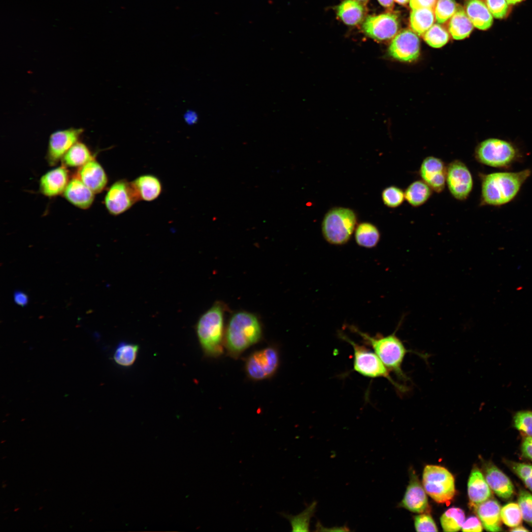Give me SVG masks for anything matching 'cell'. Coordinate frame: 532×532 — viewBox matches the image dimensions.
Listing matches in <instances>:
<instances>
[{
	"label": "cell",
	"instance_id": "6da1fadb",
	"mask_svg": "<svg viewBox=\"0 0 532 532\" xmlns=\"http://www.w3.org/2000/svg\"><path fill=\"white\" fill-rule=\"evenodd\" d=\"M529 169L518 172H497L484 175L481 182V202L500 206L512 201L530 176Z\"/></svg>",
	"mask_w": 532,
	"mask_h": 532
},
{
	"label": "cell",
	"instance_id": "7a4b0ae2",
	"mask_svg": "<svg viewBox=\"0 0 532 532\" xmlns=\"http://www.w3.org/2000/svg\"><path fill=\"white\" fill-rule=\"evenodd\" d=\"M225 336L228 351L236 357L261 339V324L258 317L251 312H235L229 320Z\"/></svg>",
	"mask_w": 532,
	"mask_h": 532
},
{
	"label": "cell",
	"instance_id": "3957f363",
	"mask_svg": "<svg viewBox=\"0 0 532 532\" xmlns=\"http://www.w3.org/2000/svg\"><path fill=\"white\" fill-rule=\"evenodd\" d=\"M350 328L372 348L390 371L394 373L402 380L409 379L403 372L402 366L406 354L411 351L406 349L395 333L387 336L377 335L372 336L355 327Z\"/></svg>",
	"mask_w": 532,
	"mask_h": 532
},
{
	"label": "cell",
	"instance_id": "277c9868",
	"mask_svg": "<svg viewBox=\"0 0 532 532\" xmlns=\"http://www.w3.org/2000/svg\"><path fill=\"white\" fill-rule=\"evenodd\" d=\"M225 305L217 301L199 319L196 327L197 335L202 351L209 357H216L223 352Z\"/></svg>",
	"mask_w": 532,
	"mask_h": 532
},
{
	"label": "cell",
	"instance_id": "5b68a950",
	"mask_svg": "<svg viewBox=\"0 0 532 532\" xmlns=\"http://www.w3.org/2000/svg\"><path fill=\"white\" fill-rule=\"evenodd\" d=\"M357 218L351 209L335 207L325 215L322 223V232L325 240L333 245L347 243L356 227Z\"/></svg>",
	"mask_w": 532,
	"mask_h": 532
},
{
	"label": "cell",
	"instance_id": "8992f818",
	"mask_svg": "<svg viewBox=\"0 0 532 532\" xmlns=\"http://www.w3.org/2000/svg\"><path fill=\"white\" fill-rule=\"evenodd\" d=\"M475 158L482 164L504 168L520 158V153L518 148L509 141L490 138L478 144L475 151Z\"/></svg>",
	"mask_w": 532,
	"mask_h": 532
},
{
	"label": "cell",
	"instance_id": "52a82bcc",
	"mask_svg": "<svg viewBox=\"0 0 532 532\" xmlns=\"http://www.w3.org/2000/svg\"><path fill=\"white\" fill-rule=\"evenodd\" d=\"M341 338L349 343L353 349L354 370L365 377L371 378L387 379L399 391H406L405 386L396 382L390 374V371L378 356L365 346L352 340L343 333L339 334Z\"/></svg>",
	"mask_w": 532,
	"mask_h": 532
},
{
	"label": "cell",
	"instance_id": "ba28073f",
	"mask_svg": "<svg viewBox=\"0 0 532 532\" xmlns=\"http://www.w3.org/2000/svg\"><path fill=\"white\" fill-rule=\"evenodd\" d=\"M422 483L426 493L438 503L449 502L456 494L454 478L443 466H426L423 470Z\"/></svg>",
	"mask_w": 532,
	"mask_h": 532
},
{
	"label": "cell",
	"instance_id": "9c48e42d",
	"mask_svg": "<svg viewBox=\"0 0 532 532\" xmlns=\"http://www.w3.org/2000/svg\"><path fill=\"white\" fill-rule=\"evenodd\" d=\"M279 365V355L276 349L267 347L251 354L246 360L245 370L248 377L254 380H262L270 377Z\"/></svg>",
	"mask_w": 532,
	"mask_h": 532
},
{
	"label": "cell",
	"instance_id": "30bf717a",
	"mask_svg": "<svg viewBox=\"0 0 532 532\" xmlns=\"http://www.w3.org/2000/svg\"><path fill=\"white\" fill-rule=\"evenodd\" d=\"M139 200L132 182L122 179L109 188L104 202L110 214L118 215L130 209Z\"/></svg>",
	"mask_w": 532,
	"mask_h": 532
},
{
	"label": "cell",
	"instance_id": "8fae6325",
	"mask_svg": "<svg viewBox=\"0 0 532 532\" xmlns=\"http://www.w3.org/2000/svg\"><path fill=\"white\" fill-rule=\"evenodd\" d=\"M446 182L451 194L460 200L468 198L473 186L470 170L463 162L458 160L452 161L447 166Z\"/></svg>",
	"mask_w": 532,
	"mask_h": 532
},
{
	"label": "cell",
	"instance_id": "7c38bea8",
	"mask_svg": "<svg viewBox=\"0 0 532 532\" xmlns=\"http://www.w3.org/2000/svg\"><path fill=\"white\" fill-rule=\"evenodd\" d=\"M399 28L397 15L391 13L369 16L362 25V29L367 36L379 41L393 38L399 33Z\"/></svg>",
	"mask_w": 532,
	"mask_h": 532
},
{
	"label": "cell",
	"instance_id": "4fadbf2b",
	"mask_svg": "<svg viewBox=\"0 0 532 532\" xmlns=\"http://www.w3.org/2000/svg\"><path fill=\"white\" fill-rule=\"evenodd\" d=\"M82 128L70 127L52 133L49 138L47 160L51 165L56 164L83 134Z\"/></svg>",
	"mask_w": 532,
	"mask_h": 532
},
{
	"label": "cell",
	"instance_id": "5bb4252c",
	"mask_svg": "<svg viewBox=\"0 0 532 532\" xmlns=\"http://www.w3.org/2000/svg\"><path fill=\"white\" fill-rule=\"evenodd\" d=\"M389 53L401 62H411L416 60L420 54V40L417 34L409 29L400 31L393 38Z\"/></svg>",
	"mask_w": 532,
	"mask_h": 532
},
{
	"label": "cell",
	"instance_id": "9a60e30c",
	"mask_svg": "<svg viewBox=\"0 0 532 532\" xmlns=\"http://www.w3.org/2000/svg\"><path fill=\"white\" fill-rule=\"evenodd\" d=\"M447 166L439 158L429 156L423 161L419 174L422 179L432 191L439 193L444 189L446 183Z\"/></svg>",
	"mask_w": 532,
	"mask_h": 532
},
{
	"label": "cell",
	"instance_id": "2e32d148",
	"mask_svg": "<svg viewBox=\"0 0 532 532\" xmlns=\"http://www.w3.org/2000/svg\"><path fill=\"white\" fill-rule=\"evenodd\" d=\"M399 505L415 513H423L429 511L426 492L414 474L411 477L403 498Z\"/></svg>",
	"mask_w": 532,
	"mask_h": 532
},
{
	"label": "cell",
	"instance_id": "e0dca14e",
	"mask_svg": "<svg viewBox=\"0 0 532 532\" xmlns=\"http://www.w3.org/2000/svg\"><path fill=\"white\" fill-rule=\"evenodd\" d=\"M78 178L94 193L101 192L107 183V177L101 166L94 159L81 166Z\"/></svg>",
	"mask_w": 532,
	"mask_h": 532
},
{
	"label": "cell",
	"instance_id": "ac0fdd59",
	"mask_svg": "<svg viewBox=\"0 0 532 532\" xmlns=\"http://www.w3.org/2000/svg\"><path fill=\"white\" fill-rule=\"evenodd\" d=\"M484 477L490 489L503 499H510L514 495V487L510 479L497 466L492 464L486 465Z\"/></svg>",
	"mask_w": 532,
	"mask_h": 532
},
{
	"label": "cell",
	"instance_id": "d6986e66",
	"mask_svg": "<svg viewBox=\"0 0 532 532\" xmlns=\"http://www.w3.org/2000/svg\"><path fill=\"white\" fill-rule=\"evenodd\" d=\"M68 182V173L66 167H58L48 171L41 177L40 191L46 196H55L64 192Z\"/></svg>",
	"mask_w": 532,
	"mask_h": 532
},
{
	"label": "cell",
	"instance_id": "ffe728a7",
	"mask_svg": "<svg viewBox=\"0 0 532 532\" xmlns=\"http://www.w3.org/2000/svg\"><path fill=\"white\" fill-rule=\"evenodd\" d=\"M483 527L489 532L502 531L500 506L495 499L490 498L473 507Z\"/></svg>",
	"mask_w": 532,
	"mask_h": 532
},
{
	"label": "cell",
	"instance_id": "44dd1931",
	"mask_svg": "<svg viewBox=\"0 0 532 532\" xmlns=\"http://www.w3.org/2000/svg\"><path fill=\"white\" fill-rule=\"evenodd\" d=\"M467 494L469 504L473 508L492 497L491 489L484 475L477 466L472 468L469 475Z\"/></svg>",
	"mask_w": 532,
	"mask_h": 532
},
{
	"label": "cell",
	"instance_id": "7402d4cb",
	"mask_svg": "<svg viewBox=\"0 0 532 532\" xmlns=\"http://www.w3.org/2000/svg\"><path fill=\"white\" fill-rule=\"evenodd\" d=\"M94 193L78 178L70 180L64 191L65 198L74 205L87 209L92 204Z\"/></svg>",
	"mask_w": 532,
	"mask_h": 532
},
{
	"label": "cell",
	"instance_id": "603a6c76",
	"mask_svg": "<svg viewBox=\"0 0 532 532\" xmlns=\"http://www.w3.org/2000/svg\"><path fill=\"white\" fill-rule=\"evenodd\" d=\"M465 11L474 27L486 30L493 22V16L486 4L481 0H466Z\"/></svg>",
	"mask_w": 532,
	"mask_h": 532
},
{
	"label": "cell",
	"instance_id": "cb8c5ba5",
	"mask_svg": "<svg viewBox=\"0 0 532 532\" xmlns=\"http://www.w3.org/2000/svg\"><path fill=\"white\" fill-rule=\"evenodd\" d=\"M132 182L139 200L151 201L157 199L161 193V183L154 175H142Z\"/></svg>",
	"mask_w": 532,
	"mask_h": 532
},
{
	"label": "cell",
	"instance_id": "d4e9b609",
	"mask_svg": "<svg viewBox=\"0 0 532 532\" xmlns=\"http://www.w3.org/2000/svg\"><path fill=\"white\" fill-rule=\"evenodd\" d=\"M473 25L464 9L458 6L455 14L450 19L448 30L452 37L456 40L464 39L469 35Z\"/></svg>",
	"mask_w": 532,
	"mask_h": 532
},
{
	"label": "cell",
	"instance_id": "484cf974",
	"mask_svg": "<svg viewBox=\"0 0 532 532\" xmlns=\"http://www.w3.org/2000/svg\"><path fill=\"white\" fill-rule=\"evenodd\" d=\"M435 20L434 9L427 8L413 9L410 14V26L417 35L423 36L433 25Z\"/></svg>",
	"mask_w": 532,
	"mask_h": 532
},
{
	"label": "cell",
	"instance_id": "4316f807",
	"mask_svg": "<svg viewBox=\"0 0 532 532\" xmlns=\"http://www.w3.org/2000/svg\"><path fill=\"white\" fill-rule=\"evenodd\" d=\"M380 232L378 228L369 222L359 224L355 230V238L360 246L371 248L375 247L379 241Z\"/></svg>",
	"mask_w": 532,
	"mask_h": 532
},
{
	"label": "cell",
	"instance_id": "83f0119b",
	"mask_svg": "<svg viewBox=\"0 0 532 532\" xmlns=\"http://www.w3.org/2000/svg\"><path fill=\"white\" fill-rule=\"evenodd\" d=\"M337 13L346 24L354 26L360 23L364 15V9L356 0H344L338 6Z\"/></svg>",
	"mask_w": 532,
	"mask_h": 532
},
{
	"label": "cell",
	"instance_id": "f1b7e54d",
	"mask_svg": "<svg viewBox=\"0 0 532 532\" xmlns=\"http://www.w3.org/2000/svg\"><path fill=\"white\" fill-rule=\"evenodd\" d=\"M432 190L422 180L411 183L404 192L405 199L409 204L418 207L424 204L431 197Z\"/></svg>",
	"mask_w": 532,
	"mask_h": 532
},
{
	"label": "cell",
	"instance_id": "f546056e",
	"mask_svg": "<svg viewBox=\"0 0 532 532\" xmlns=\"http://www.w3.org/2000/svg\"><path fill=\"white\" fill-rule=\"evenodd\" d=\"M93 159L88 147L80 141L75 143L62 158L64 165L70 167H81Z\"/></svg>",
	"mask_w": 532,
	"mask_h": 532
},
{
	"label": "cell",
	"instance_id": "4dcf8cb0",
	"mask_svg": "<svg viewBox=\"0 0 532 532\" xmlns=\"http://www.w3.org/2000/svg\"><path fill=\"white\" fill-rule=\"evenodd\" d=\"M317 506V501L314 500L298 515L281 514L289 521L292 532H309L310 520L315 514Z\"/></svg>",
	"mask_w": 532,
	"mask_h": 532
},
{
	"label": "cell",
	"instance_id": "1f68e13d",
	"mask_svg": "<svg viewBox=\"0 0 532 532\" xmlns=\"http://www.w3.org/2000/svg\"><path fill=\"white\" fill-rule=\"evenodd\" d=\"M139 351L137 344L122 342L117 347L113 355L115 362L123 367L132 366L135 362Z\"/></svg>",
	"mask_w": 532,
	"mask_h": 532
},
{
	"label": "cell",
	"instance_id": "d6a6232c",
	"mask_svg": "<svg viewBox=\"0 0 532 532\" xmlns=\"http://www.w3.org/2000/svg\"><path fill=\"white\" fill-rule=\"evenodd\" d=\"M465 520L464 510L458 507H451L445 511L440 517L443 531L454 532L462 529Z\"/></svg>",
	"mask_w": 532,
	"mask_h": 532
},
{
	"label": "cell",
	"instance_id": "836d02e7",
	"mask_svg": "<svg viewBox=\"0 0 532 532\" xmlns=\"http://www.w3.org/2000/svg\"><path fill=\"white\" fill-rule=\"evenodd\" d=\"M422 36L427 43L433 48L442 47L449 39L447 31L439 24H433Z\"/></svg>",
	"mask_w": 532,
	"mask_h": 532
},
{
	"label": "cell",
	"instance_id": "e575fe53",
	"mask_svg": "<svg viewBox=\"0 0 532 532\" xmlns=\"http://www.w3.org/2000/svg\"><path fill=\"white\" fill-rule=\"evenodd\" d=\"M512 426L525 436H532V410L515 412L512 417Z\"/></svg>",
	"mask_w": 532,
	"mask_h": 532
},
{
	"label": "cell",
	"instance_id": "d590c367",
	"mask_svg": "<svg viewBox=\"0 0 532 532\" xmlns=\"http://www.w3.org/2000/svg\"><path fill=\"white\" fill-rule=\"evenodd\" d=\"M500 517L502 522L511 528L520 525L523 519L520 507L515 502H510L503 506L500 510Z\"/></svg>",
	"mask_w": 532,
	"mask_h": 532
},
{
	"label": "cell",
	"instance_id": "8d00e7d4",
	"mask_svg": "<svg viewBox=\"0 0 532 532\" xmlns=\"http://www.w3.org/2000/svg\"><path fill=\"white\" fill-rule=\"evenodd\" d=\"M458 7L455 0H437L434 9L436 21L439 24L445 23L455 14Z\"/></svg>",
	"mask_w": 532,
	"mask_h": 532
},
{
	"label": "cell",
	"instance_id": "74e56055",
	"mask_svg": "<svg viewBox=\"0 0 532 532\" xmlns=\"http://www.w3.org/2000/svg\"><path fill=\"white\" fill-rule=\"evenodd\" d=\"M382 199L384 204L387 207L396 208L400 206L404 201V192L397 186H390L383 190Z\"/></svg>",
	"mask_w": 532,
	"mask_h": 532
},
{
	"label": "cell",
	"instance_id": "f35d334b",
	"mask_svg": "<svg viewBox=\"0 0 532 532\" xmlns=\"http://www.w3.org/2000/svg\"><path fill=\"white\" fill-rule=\"evenodd\" d=\"M506 464L532 492V465L510 461Z\"/></svg>",
	"mask_w": 532,
	"mask_h": 532
},
{
	"label": "cell",
	"instance_id": "ab89813d",
	"mask_svg": "<svg viewBox=\"0 0 532 532\" xmlns=\"http://www.w3.org/2000/svg\"><path fill=\"white\" fill-rule=\"evenodd\" d=\"M518 504L523 519L532 527V495L526 490L519 491Z\"/></svg>",
	"mask_w": 532,
	"mask_h": 532
},
{
	"label": "cell",
	"instance_id": "60d3db41",
	"mask_svg": "<svg viewBox=\"0 0 532 532\" xmlns=\"http://www.w3.org/2000/svg\"><path fill=\"white\" fill-rule=\"evenodd\" d=\"M414 526L417 532H437L436 525L428 513H421L414 517Z\"/></svg>",
	"mask_w": 532,
	"mask_h": 532
},
{
	"label": "cell",
	"instance_id": "b9f144b4",
	"mask_svg": "<svg viewBox=\"0 0 532 532\" xmlns=\"http://www.w3.org/2000/svg\"><path fill=\"white\" fill-rule=\"evenodd\" d=\"M486 5L493 16L503 18L507 14L508 6L506 0H486Z\"/></svg>",
	"mask_w": 532,
	"mask_h": 532
},
{
	"label": "cell",
	"instance_id": "7bdbcfd3",
	"mask_svg": "<svg viewBox=\"0 0 532 532\" xmlns=\"http://www.w3.org/2000/svg\"><path fill=\"white\" fill-rule=\"evenodd\" d=\"M483 525L478 517L471 516L465 520L462 527L463 532H481Z\"/></svg>",
	"mask_w": 532,
	"mask_h": 532
},
{
	"label": "cell",
	"instance_id": "ee69618b",
	"mask_svg": "<svg viewBox=\"0 0 532 532\" xmlns=\"http://www.w3.org/2000/svg\"><path fill=\"white\" fill-rule=\"evenodd\" d=\"M437 0H410L409 6L411 9L423 8L434 9Z\"/></svg>",
	"mask_w": 532,
	"mask_h": 532
},
{
	"label": "cell",
	"instance_id": "f6af8a7d",
	"mask_svg": "<svg viewBox=\"0 0 532 532\" xmlns=\"http://www.w3.org/2000/svg\"><path fill=\"white\" fill-rule=\"evenodd\" d=\"M521 451L525 458L532 461V436H525L521 444Z\"/></svg>",
	"mask_w": 532,
	"mask_h": 532
},
{
	"label": "cell",
	"instance_id": "bcb514c9",
	"mask_svg": "<svg viewBox=\"0 0 532 532\" xmlns=\"http://www.w3.org/2000/svg\"><path fill=\"white\" fill-rule=\"evenodd\" d=\"M315 528L316 532H349L350 529L349 527L344 525L343 526H335L331 528H327L323 526L322 523L320 521H318L316 525Z\"/></svg>",
	"mask_w": 532,
	"mask_h": 532
},
{
	"label": "cell",
	"instance_id": "7dc6e473",
	"mask_svg": "<svg viewBox=\"0 0 532 532\" xmlns=\"http://www.w3.org/2000/svg\"><path fill=\"white\" fill-rule=\"evenodd\" d=\"M14 300L16 304L21 306H24L28 303V298L24 293L21 291H16L14 294Z\"/></svg>",
	"mask_w": 532,
	"mask_h": 532
},
{
	"label": "cell",
	"instance_id": "c3c4849f",
	"mask_svg": "<svg viewBox=\"0 0 532 532\" xmlns=\"http://www.w3.org/2000/svg\"><path fill=\"white\" fill-rule=\"evenodd\" d=\"M379 3L383 7L387 8H392L394 6V0H378Z\"/></svg>",
	"mask_w": 532,
	"mask_h": 532
},
{
	"label": "cell",
	"instance_id": "681fc988",
	"mask_svg": "<svg viewBox=\"0 0 532 532\" xmlns=\"http://www.w3.org/2000/svg\"><path fill=\"white\" fill-rule=\"evenodd\" d=\"M510 531H511V532H528V531H529V530L527 529L526 528H525V527H524L523 526L519 525V526H517L516 527L511 528Z\"/></svg>",
	"mask_w": 532,
	"mask_h": 532
},
{
	"label": "cell",
	"instance_id": "f907efd6",
	"mask_svg": "<svg viewBox=\"0 0 532 532\" xmlns=\"http://www.w3.org/2000/svg\"><path fill=\"white\" fill-rule=\"evenodd\" d=\"M394 1L399 4L404 5L409 2L410 0H394Z\"/></svg>",
	"mask_w": 532,
	"mask_h": 532
},
{
	"label": "cell",
	"instance_id": "816d5d0a",
	"mask_svg": "<svg viewBox=\"0 0 532 532\" xmlns=\"http://www.w3.org/2000/svg\"><path fill=\"white\" fill-rule=\"evenodd\" d=\"M523 0H506L508 4H514L520 2Z\"/></svg>",
	"mask_w": 532,
	"mask_h": 532
},
{
	"label": "cell",
	"instance_id": "f5cc1de1",
	"mask_svg": "<svg viewBox=\"0 0 532 532\" xmlns=\"http://www.w3.org/2000/svg\"><path fill=\"white\" fill-rule=\"evenodd\" d=\"M357 0L358 1H359V2H363V3H366L368 1V0Z\"/></svg>",
	"mask_w": 532,
	"mask_h": 532
}]
</instances>
